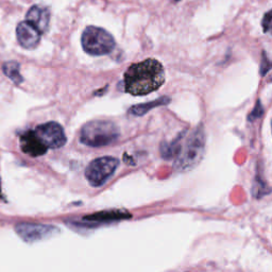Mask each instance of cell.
<instances>
[{"instance_id":"obj_4","label":"cell","mask_w":272,"mask_h":272,"mask_svg":"<svg viewBox=\"0 0 272 272\" xmlns=\"http://www.w3.org/2000/svg\"><path fill=\"white\" fill-rule=\"evenodd\" d=\"M81 44L87 55L100 57L111 53L115 48V39L106 30L88 26L81 36Z\"/></svg>"},{"instance_id":"obj_6","label":"cell","mask_w":272,"mask_h":272,"mask_svg":"<svg viewBox=\"0 0 272 272\" xmlns=\"http://www.w3.org/2000/svg\"><path fill=\"white\" fill-rule=\"evenodd\" d=\"M34 133L48 149H59L66 144V135L62 126L49 122L35 128Z\"/></svg>"},{"instance_id":"obj_7","label":"cell","mask_w":272,"mask_h":272,"mask_svg":"<svg viewBox=\"0 0 272 272\" xmlns=\"http://www.w3.org/2000/svg\"><path fill=\"white\" fill-rule=\"evenodd\" d=\"M15 231L23 240L26 243H36V241L43 240L51 237L59 233V229L43 224L34 223H21L15 226Z\"/></svg>"},{"instance_id":"obj_3","label":"cell","mask_w":272,"mask_h":272,"mask_svg":"<svg viewBox=\"0 0 272 272\" xmlns=\"http://www.w3.org/2000/svg\"><path fill=\"white\" fill-rule=\"evenodd\" d=\"M205 148V135L203 130L199 128L189 135L183 150L179 152L176 163L178 171H189L196 167L202 159Z\"/></svg>"},{"instance_id":"obj_10","label":"cell","mask_w":272,"mask_h":272,"mask_svg":"<svg viewBox=\"0 0 272 272\" xmlns=\"http://www.w3.org/2000/svg\"><path fill=\"white\" fill-rule=\"evenodd\" d=\"M27 22L34 26L42 34L47 31L50 22V12L46 8L33 6L26 15Z\"/></svg>"},{"instance_id":"obj_13","label":"cell","mask_w":272,"mask_h":272,"mask_svg":"<svg viewBox=\"0 0 272 272\" xmlns=\"http://www.w3.org/2000/svg\"><path fill=\"white\" fill-rule=\"evenodd\" d=\"M131 217L127 213H123V211L118 210H112V211H102V213H98L96 215H90L85 217L86 220H94L98 221V223H102V221H112V220H119Z\"/></svg>"},{"instance_id":"obj_9","label":"cell","mask_w":272,"mask_h":272,"mask_svg":"<svg viewBox=\"0 0 272 272\" xmlns=\"http://www.w3.org/2000/svg\"><path fill=\"white\" fill-rule=\"evenodd\" d=\"M21 148L24 153L33 157L44 155L48 151V148L36 136L34 131H27L21 136Z\"/></svg>"},{"instance_id":"obj_1","label":"cell","mask_w":272,"mask_h":272,"mask_svg":"<svg viewBox=\"0 0 272 272\" xmlns=\"http://www.w3.org/2000/svg\"><path fill=\"white\" fill-rule=\"evenodd\" d=\"M165 82L163 65L155 59H147L131 65L125 73L126 92L132 96H145L153 93Z\"/></svg>"},{"instance_id":"obj_5","label":"cell","mask_w":272,"mask_h":272,"mask_svg":"<svg viewBox=\"0 0 272 272\" xmlns=\"http://www.w3.org/2000/svg\"><path fill=\"white\" fill-rule=\"evenodd\" d=\"M119 160L113 156H102L92 160L85 169V178L90 186L100 187L113 177Z\"/></svg>"},{"instance_id":"obj_8","label":"cell","mask_w":272,"mask_h":272,"mask_svg":"<svg viewBox=\"0 0 272 272\" xmlns=\"http://www.w3.org/2000/svg\"><path fill=\"white\" fill-rule=\"evenodd\" d=\"M42 33L30 23L22 22L16 28L18 43L25 49H34L41 41Z\"/></svg>"},{"instance_id":"obj_2","label":"cell","mask_w":272,"mask_h":272,"mask_svg":"<svg viewBox=\"0 0 272 272\" xmlns=\"http://www.w3.org/2000/svg\"><path fill=\"white\" fill-rule=\"evenodd\" d=\"M119 128L111 120L95 119L86 123L80 132V140L88 147H105L119 138Z\"/></svg>"},{"instance_id":"obj_11","label":"cell","mask_w":272,"mask_h":272,"mask_svg":"<svg viewBox=\"0 0 272 272\" xmlns=\"http://www.w3.org/2000/svg\"><path fill=\"white\" fill-rule=\"evenodd\" d=\"M170 102V99L168 97H164V98H159L157 100H154V101H151L145 104H139V105H134L129 110V113L135 115V116H140L144 115L146 113H148L149 111H151V108L163 105V104H167Z\"/></svg>"},{"instance_id":"obj_14","label":"cell","mask_w":272,"mask_h":272,"mask_svg":"<svg viewBox=\"0 0 272 272\" xmlns=\"http://www.w3.org/2000/svg\"><path fill=\"white\" fill-rule=\"evenodd\" d=\"M261 26H263V31L268 32L271 27V11H268L263 18V22H261Z\"/></svg>"},{"instance_id":"obj_12","label":"cell","mask_w":272,"mask_h":272,"mask_svg":"<svg viewBox=\"0 0 272 272\" xmlns=\"http://www.w3.org/2000/svg\"><path fill=\"white\" fill-rule=\"evenodd\" d=\"M19 68H21V66L15 61H10L3 65L4 74L17 85L23 83L24 81L23 76L19 73Z\"/></svg>"}]
</instances>
